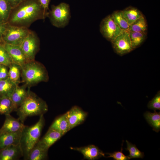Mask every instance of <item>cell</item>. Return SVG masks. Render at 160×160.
Here are the masks:
<instances>
[{"instance_id":"6da1fadb","label":"cell","mask_w":160,"mask_h":160,"mask_svg":"<svg viewBox=\"0 0 160 160\" xmlns=\"http://www.w3.org/2000/svg\"><path fill=\"white\" fill-rule=\"evenodd\" d=\"M48 11L42 7L39 0H23L12 8L7 23L28 28L35 21L47 17Z\"/></svg>"},{"instance_id":"7a4b0ae2","label":"cell","mask_w":160,"mask_h":160,"mask_svg":"<svg viewBox=\"0 0 160 160\" xmlns=\"http://www.w3.org/2000/svg\"><path fill=\"white\" fill-rule=\"evenodd\" d=\"M48 109L46 102L31 91L29 88L26 97L16 111L18 118L24 123L27 117L44 115Z\"/></svg>"},{"instance_id":"3957f363","label":"cell","mask_w":160,"mask_h":160,"mask_svg":"<svg viewBox=\"0 0 160 160\" xmlns=\"http://www.w3.org/2000/svg\"><path fill=\"white\" fill-rule=\"evenodd\" d=\"M39 116L38 121L35 124L30 126L25 125L22 131L20 143L25 160H26L30 151L39 141L45 125L44 115Z\"/></svg>"},{"instance_id":"277c9868","label":"cell","mask_w":160,"mask_h":160,"mask_svg":"<svg viewBox=\"0 0 160 160\" xmlns=\"http://www.w3.org/2000/svg\"><path fill=\"white\" fill-rule=\"evenodd\" d=\"M22 82L29 87L41 82L48 81L49 77L44 66L35 60L28 61L21 67Z\"/></svg>"},{"instance_id":"5b68a950","label":"cell","mask_w":160,"mask_h":160,"mask_svg":"<svg viewBox=\"0 0 160 160\" xmlns=\"http://www.w3.org/2000/svg\"><path fill=\"white\" fill-rule=\"evenodd\" d=\"M47 17L54 26L58 28H64L68 24L71 17L69 5L63 2L56 6L52 5L51 10L48 11Z\"/></svg>"},{"instance_id":"8992f818","label":"cell","mask_w":160,"mask_h":160,"mask_svg":"<svg viewBox=\"0 0 160 160\" xmlns=\"http://www.w3.org/2000/svg\"><path fill=\"white\" fill-rule=\"evenodd\" d=\"M28 28L9 25L1 39L4 43L20 45L30 32Z\"/></svg>"},{"instance_id":"52a82bcc","label":"cell","mask_w":160,"mask_h":160,"mask_svg":"<svg viewBox=\"0 0 160 160\" xmlns=\"http://www.w3.org/2000/svg\"><path fill=\"white\" fill-rule=\"evenodd\" d=\"M100 30L103 36L111 42L125 31L121 30L116 24L112 14L102 20L100 24Z\"/></svg>"},{"instance_id":"ba28073f","label":"cell","mask_w":160,"mask_h":160,"mask_svg":"<svg viewBox=\"0 0 160 160\" xmlns=\"http://www.w3.org/2000/svg\"><path fill=\"white\" fill-rule=\"evenodd\" d=\"M20 46L28 61L34 60L39 49V39L35 32L31 30Z\"/></svg>"},{"instance_id":"9c48e42d","label":"cell","mask_w":160,"mask_h":160,"mask_svg":"<svg viewBox=\"0 0 160 160\" xmlns=\"http://www.w3.org/2000/svg\"><path fill=\"white\" fill-rule=\"evenodd\" d=\"M111 42L114 51L120 56L127 54L133 49L128 31L122 32Z\"/></svg>"},{"instance_id":"30bf717a","label":"cell","mask_w":160,"mask_h":160,"mask_svg":"<svg viewBox=\"0 0 160 160\" xmlns=\"http://www.w3.org/2000/svg\"><path fill=\"white\" fill-rule=\"evenodd\" d=\"M65 113L71 129L82 123L87 115L86 112L77 106L73 107Z\"/></svg>"},{"instance_id":"8fae6325","label":"cell","mask_w":160,"mask_h":160,"mask_svg":"<svg viewBox=\"0 0 160 160\" xmlns=\"http://www.w3.org/2000/svg\"><path fill=\"white\" fill-rule=\"evenodd\" d=\"M4 46L11 57L13 63L21 67L28 62L20 45L4 43Z\"/></svg>"},{"instance_id":"7c38bea8","label":"cell","mask_w":160,"mask_h":160,"mask_svg":"<svg viewBox=\"0 0 160 160\" xmlns=\"http://www.w3.org/2000/svg\"><path fill=\"white\" fill-rule=\"evenodd\" d=\"M5 116V120L0 129V132L14 133L22 131L25 125L18 118L16 119L10 114Z\"/></svg>"},{"instance_id":"4fadbf2b","label":"cell","mask_w":160,"mask_h":160,"mask_svg":"<svg viewBox=\"0 0 160 160\" xmlns=\"http://www.w3.org/2000/svg\"><path fill=\"white\" fill-rule=\"evenodd\" d=\"M22 156L23 153L20 143L0 150V160H16Z\"/></svg>"},{"instance_id":"5bb4252c","label":"cell","mask_w":160,"mask_h":160,"mask_svg":"<svg viewBox=\"0 0 160 160\" xmlns=\"http://www.w3.org/2000/svg\"><path fill=\"white\" fill-rule=\"evenodd\" d=\"M70 148L80 152L83 155L84 159L89 160H94L105 156V153L98 147L94 145L80 147H71Z\"/></svg>"},{"instance_id":"9a60e30c","label":"cell","mask_w":160,"mask_h":160,"mask_svg":"<svg viewBox=\"0 0 160 160\" xmlns=\"http://www.w3.org/2000/svg\"><path fill=\"white\" fill-rule=\"evenodd\" d=\"M22 131L14 133L0 132V150L20 143Z\"/></svg>"},{"instance_id":"2e32d148","label":"cell","mask_w":160,"mask_h":160,"mask_svg":"<svg viewBox=\"0 0 160 160\" xmlns=\"http://www.w3.org/2000/svg\"><path fill=\"white\" fill-rule=\"evenodd\" d=\"M64 134L58 131L48 129L36 144L48 150L49 148Z\"/></svg>"},{"instance_id":"e0dca14e","label":"cell","mask_w":160,"mask_h":160,"mask_svg":"<svg viewBox=\"0 0 160 160\" xmlns=\"http://www.w3.org/2000/svg\"><path fill=\"white\" fill-rule=\"evenodd\" d=\"M27 87L25 84L21 86L17 85L9 97L12 103L14 111H16L26 97Z\"/></svg>"},{"instance_id":"ac0fdd59","label":"cell","mask_w":160,"mask_h":160,"mask_svg":"<svg viewBox=\"0 0 160 160\" xmlns=\"http://www.w3.org/2000/svg\"><path fill=\"white\" fill-rule=\"evenodd\" d=\"M49 129L58 131L64 134L70 130L66 113L56 118Z\"/></svg>"},{"instance_id":"d6986e66","label":"cell","mask_w":160,"mask_h":160,"mask_svg":"<svg viewBox=\"0 0 160 160\" xmlns=\"http://www.w3.org/2000/svg\"><path fill=\"white\" fill-rule=\"evenodd\" d=\"M48 150L36 144L29 152L27 160H44L48 157Z\"/></svg>"},{"instance_id":"ffe728a7","label":"cell","mask_w":160,"mask_h":160,"mask_svg":"<svg viewBox=\"0 0 160 160\" xmlns=\"http://www.w3.org/2000/svg\"><path fill=\"white\" fill-rule=\"evenodd\" d=\"M144 116L147 121L152 127L153 130L158 132L160 130V112L154 111L152 113L147 111Z\"/></svg>"},{"instance_id":"44dd1931","label":"cell","mask_w":160,"mask_h":160,"mask_svg":"<svg viewBox=\"0 0 160 160\" xmlns=\"http://www.w3.org/2000/svg\"><path fill=\"white\" fill-rule=\"evenodd\" d=\"M122 11L123 15L129 25L143 15L139 10L132 7H128Z\"/></svg>"},{"instance_id":"7402d4cb","label":"cell","mask_w":160,"mask_h":160,"mask_svg":"<svg viewBox=\"0 0 160 160\" xmlns=\"http://www.w3.org/2000/svg\"><path fill=\"white\" fill-rule=\"evenodd\" d=\"M14 111L13 103L10 98L7 95L0 96V114H9Z\"/></svg>"},{"instance_id":"603a6c76","label":"cell","mask_w":160,"mask_h":160,"mask_svg":"<svg viewBox=\"0 0 160 160\" xmlns=\"http://www.w3.org/2000/svg\"><path fill=\"white\" fill-rule=\"evenodd\" d=\"M21 76V66L12 63L9 67L8 78L17 85L20 83Z\"/></svg>"},{"instance_id":"cb8c5ba5","label":"cell","mask_w":160,"mask_h":160,"mask_svg":"<svg viewBox=\"0 0 160 160\" xmlns=\"http://www.w3.org/2000/svg\"><path fill=\"white\" fill-rule=\"evenodd\" d=\"M17 85L9 78L0 80V96L7 95L9 97Z\"/></svg>"},{"instance_id":"d4e9b609","label":"cell","mask_w":160,"mask_h":160,"mask_svg":"<svg viewBox=\"0 0 160 160\" xmlns=\"http://www.w3.org/2000/svg\"><path fill=\"white\" fill-rule=\"evenodd\" d=\"M147 24L143 15L129 25L128 31L133 32H146Z\"/></svg>"},{"instance_id":"484cf974","label":"cell","mask_w":160,"mask_h":160,"mask_svg":"<svg viewBox=\"0 0 160 160\" xmlns=\"http://www.w3.org/2000/svg\"><path fill=\"white\" fill-rule=\"evenodd\" d=\"M12 9L8 0H0V23H7Z\"/></svg>"},{"instance_id":"4316f807","label":"cell","mask_w":160,"mask_h":160,"mask_svg":"<svg viewBox=\"0 0 160 160\" xmlns=\"http://www.w3.org/2000/svg\"><path fill=\"white\" fill-rule=\"evenodd\" d=\"M132 46L133 49L139 46L145 41L146 32H129Z\"/></svg>"},{"instance_id":"83f0119b","label":"cell","mask_w":160,"mask_h":160,"mask_svg":"<svg viewBox=\"0 0 160 160\" xmlns=\"http://www.w3.org/2000/svg\"><path fill=\"white\" fill-rule=\"evenodd\" d=\"M112 15L115 22L121 30L128 31L129 25L123 15L122 11H115Z\"/></svg>"},{"instance_id":"f1b7e54d","label":"cell","mask_w":160,"mask_h":160,"mask_svg":"<svg viewBox=\"0 0 160 160\" xmlns=\"http://www.w3.org/2000/svg\"><path fill=\"white\" fill-rule=\"evenodd\" d=\"M126 142L127 148L126 149L129 152L128 156L129 159L132 158H143L144 157V153L140 151L135 145L132 144L127 140H126Z\"/></svg>"},{"instance_id":"f546056e","label":"cell","mask_w":160,"mask_h":160,"mask_svg":"<svg viewBox=\"0 0 160 160\" xmlns=\"http://www.w3.org/2000/svg\"><path fill=\"white\" fill-rule=\"evenodd\" d=\"M4 44L0 45V64L9 67L13 62Z\"/></svg>"},{"instance_id":"4dcf8cb0","label":"cell","mask_w":160,"mask_h":160,"mask_svg":"<svg viewBox=\"0 0 160 160\" xmlns=\"http://www.w3.org/2000/svg\"><path fill=\"white\" fill-rule=\"evenodd\" d=\"M148 108L154 111L160 110V92L159 91L147 105Z\"/></svg>"},{"instance_id":"1f68e13d","label":"cell","mask_w":160,"mask_h":160,"mask_svg":"<svg viewBox=\"0 0 160 160\" xmlns=\"http://www.w3.org/2000/svg\"><path fill=\"white\" fill-rule=\"evenodd\" d=\"M122 145L120 151H115L113 153H106L107 154L109 155V156H108L107 157L112 158L114 160H127L129 159L128 156H125L122 153L123 143Z\"/></svg>"},{"instance_id":"d6a6232c","label":"cell","mask_w":160,"mask_h":160,"mask_svg":"<svg viewBox=\"0 0 160 160\" xmlns=\"http://www.w3.org/2000/svg\"><path fill=\"white\" fill-rule=\"evenodd\" d=\"M9 67L0 64V80H5L8 78Z\"/></svg>"},{"instance_id":"836d02e7","label":"cell","mask_w":160,"mask_h":160,"mask_svg":"<svg viewBox=\"0 0 160 160\" xmlns=\"http://www.w3.org/2000/svg\"><path fill=\"white\" fill-rule=\"evenodd\" d=\"M39 1L42 7L45 10L48 11L50 0H39Z\"/></svg>"},{"instance_id":"e575fe53","label":"cell","mask_w":160,"mask_h":160,"mask_svg":"<svg viewBox=\"0 0 160 160\" xmlns=\"http://www.w3.org/2000/svg\"><path fill=\"white\" fill-rule=\"evenodd\" d=\"M8 25L7 23H0V39H1L2 36L5 31Z\"/></svg>"},{"instance_id":"d590c367","label":"cell","mask_w":160,"mask_h":160,"mask_svg":"<svg viewBox=\"0 0 160 160\" xmlns=\"http://www.w3.org/2000/svg\"><path fill=\"white\" fill-rule=\"evenodd\" d=\"M23 0H8L12 8L15 7Z\"/></svg>"},{"instance_id":"8d00e7d4","label":"cell","mask_w":160,"mask_h":160,"mask_svg":"<svg viewBox=\"0 0 160 160\" xmlns=\"http://www.w3.org/2000/svg\"><path fill=\"white\" fill-rule=\"evenodd\" d=\"M4 43L2 39H0V45H3Z\"/></svg>"}]
</instances>
